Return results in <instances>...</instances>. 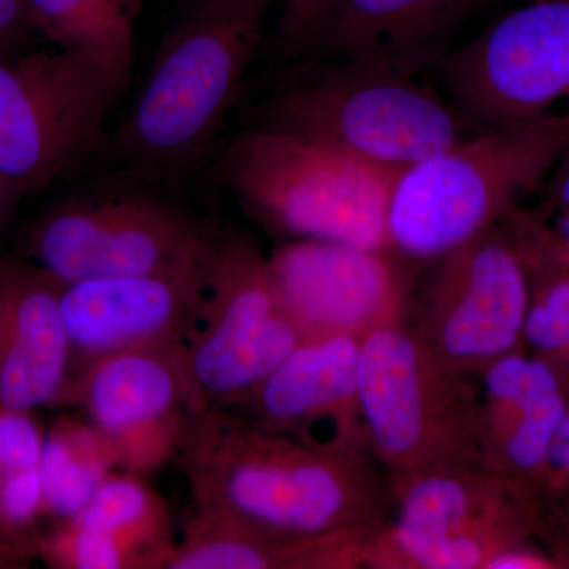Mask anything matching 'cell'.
Masks as SVG:
<instances>
[{"label":"cell","instance_id":"cell-1","mask_svg":"<svg viewBox=\"0 0 569 569\" xmlns=\"http://www.w3.org/2000/svg\"><path fill=\"white\" fill-rule=\"evenodd\" d=\"M178 456L193 507L276 538L373 529L392 516L391 479L372 455L307 447L230 410L193 415Z\"/></svg>","mask_w":569,"mask_h":569},{"label":"cell","instance_id":"cell-2","mask_svg":"<svg viewBox=\"0 0 569 569\" xmlns=\"http://www.w3.org/2000/svg\"><path fill=\"white\" fill-rule=\"evenodd\" d=\"M277 0H190L163 37L137 102L112 146L146 174L174 176L201 162L224 119Z\"/></svg>","mask_w":569,"mask_h":569},{"label":"cell","instance_id":"cell-3","mask_svg":"<svg viewBox=\"0 0 569 569\" xmlns=\"http://www.w3.org/2000/svg\"><path fill=\"white\" fill-rule=\"evenodd\" d=\"M569 149V108L485 127L403 168L389 197L388 246L406 261H436L497 227L548 181Z\"/></svg>","mask_w":569,"mask_h":569},{"label":"cell","instance_id":"cell-4","mask_svg":"<svg viewBox=\"0 0 569 569\" xmlns=\"http://www.w3.org/2000/svg\"><path fill=\"white\" fill-rule=\"evenodd\" d=\"M219 173L268 233L287 241L320 239L389 249L388 204L397 168L261 126L224 149Z\"/></svg>","mask_w":569,"mask_h":569},{"label":"cell","instance_id":"cell-5","mask_svg":"<svg viewBox=\"0 0 569 569\" xmlns=\"http://www.w3.org/2000/svg\"><path fill=\"white\" fill-rule=\"evenodd\" d=\"M261 126L397 170L425 162L481 129L422 74L320 61L272 93Z\"/></svg>","mask_w":569,"mask_h":569},{"label":"cell","instance_id":"cell-6","mask_svg":"<svg viewBox=\"0 0 569 569\" xmlns=\"http://www.w3.org/2000/svg\"><path fill=\"white\" fill-rule=\"evenodd\" d=\"M403 321L366 336L358 399L367 445L391 478L481 470L479 391Z\"/></svg>","mask_w":569,"mask_h":569},{"label":"cell","instance_id":"cell-7","mask_svg":"<svg viewBox=\"0 0 569 569\" xmlns=\"http://www.w3.org/2000/svg\"><path fill=\"white\" fill-rule=\"evenodd\" d=\"M129 82L82 51L0 54V176L21 194L58 181L99 146Z\"/></svg>","mask_w":569,"mask_h":569},{"label":"cell","instance_id":"cell-8","mask_svg":"<svg viewBox=\"0 0 569 569\" xmlns=\"http://www.w3.org/2000/svg\"><path fill=\"white\" fill-rule=\"evenodd\" d=\"M305 340L268 257L247 236L219 231L203 309L183 343L192 415L234 407Z\"/></svg>","mask_w":569,"mask_h":569},{"label":"cell","instance_id":"cell-9","mask_svg":"<svg viewBox=\"0 0 569 569\" xmlns=\"http://www.w3.org/2000/svg\"><path fill=\"white\" fill-rule=\"evenodd\" d=\"M217 233L162 198L107 193L73 198L41 217L29 239L33 263L63 284L152 274L201 263Z\"/></svg>","mask_w":569,"mask_h":569},{"label":"cell","instance_id":"cell-10","mask_svg":"<svg viewBox=\"0 0 569 569\" xmlns=\"http://www.w3.org/2000/svg\"><path fill=\"white\" fill-rule=\"evenodd\" d=\"M441 91L478 127L569 108V0H531L436 66Z\"/></svg>","mask_w":569,"mask_h":569},{"label":"cell","instance_id":"cell-11","mask_svg":"<svg viewBox=\"0 0 569 569\" xmlns=\"http://www.w3.org/2000/svg\"><path fill=\"white\" fill-rule=\"evenodd\" d=\"M417 332L460 376L486 367L526 342L531 277L503 224L436 261Z\"/></svg>","mask_w":569,"mask_h":569},{"label":"cell","instance_id":"cell-12","mask_svg":"<svg viewBox=\"0 0 569 569\" xmlns=\"http://www.w3.org/2000/svg\"><path fill=\"white\" fill-rule=\"evenodd\" d=\"M58 402L80 407L111 441L121 468L148 478L179 455L193 417L183 346L97 359L71 378Z\"/></svg>","mask_w":569,"mask_h":569},{"label":"cell","instance_id":"cell-13","mask_svg":"<svg viewBox=\"0 0 569 569\" xmlns=\"http://www.w3.org/2000/svg\"><path fill=\"white\" fill-rule=\"evenodd\" d=\"M288 312L306 339L367 336L406 320L408 261L389 249L291 239L268 257Z\"/></svg>","mask_w":569,"mask_h":569},{"label":"cell","instance_id":"cell-14","mask_svg":"<svg viewBox=\"0 0 569 569\" xmlns=\"http://www.w3.org/2000/svg\"><path fill=\"white\" fill-rule=\"evenodd\" d=\"M391 519L370 530L365 568L396 569L408 550L445 537H489L507 545L542 539L541 508L518 479L485 470L391 478Z\"/></svg>","mask_w":569,"mask_h":569},{"label":"cell","instance_id":"cell-15","mask_svg":"<svg viewBox=\"0 0 569 569\" xmlns=\"http://www.w3.org/2000/svg\"><path fill=\"white\" fill-rule=\"evenodd\" d=\"M209 257L174 271L66 284L61 306L71 342L69 381L104 356L183 346L203 309Z\"/></svg>","mask_w":569,"mask_h":569},{"label":"cell","instance_id":"cell-16","mask_svg":"<svg viewBox=\"0 0 569 569\" xmlns=\"http://www.w3.org/2000/svg\"><path fill=\"white\" fill-rule=\"evenodd\" d=\"M365 336L310 337L253 392L228 408L271 432L332 452H366L358 399Z\"/></svg>","mask_w":569,"mask_h":569},{"label":"cell","instance_id":"cell-17","mask_svg":"<svg viewBox=\"0 0 569 569\" xmlns=\"http://www.w3.org/2000/svg\"><path fill=\"white\" fill-rule=\"evenodd\" d=\"M497 0H337L307 58L421 77L451 37Z\"/></svg>","mask_w":569,"mask_h":569},{"label":"cell","instance_id":"cell-18","mask_svg":"<svg viewBox=\"0 0 569 569\" xmlns=\"http://www.w3.org/2000/svg\"><path fill=\"white\" fill-rule=\"evenodd\" d=\"M66 284L37 263L0 258V408L58 402L70 378Z\"/></svg>","mask_w":569,"mask_h":569},{"label":"cell","instance_id":"cell-19","mask_svg":"<svg viewBox=\"0 0 569 569\" xmlns=\"http://www.w3.org/2000/svg\"><path fill=\"white\" fill-rule=\"evenodd\" d=\"M478 430L485 470L533 485L569 407V385L552 362L522 350L481 373Z\"/></svg>","mask_w":569,"mask_h":569},{"label":"cell","instance_id":"cell-20","mask_svg":"<svg viewBox=\"0 0 569 569\" xmlns=\"http://www.w3.org/2000/svg\"><path fill=\"white\" fill-rule=\"evenodd\" d=\"M118 468V451L91 419H59L44 437L39 466L43 515L58 522L80 515Z\"/></svg>","mask_w":569,"mask_h":569},{"label":"cell","instance_id":"cell-21","mask_svg":"<svg viewBox=\"0 0 569 569\" xmlns=\"http://www.w3.org/2000/svg\"><path fill=\"white\" fill-rule=\"evenodd\" d=\"M37 32L130 78L141 0H24Z\"/></svg>","mask_w":569,"mask_h":569},{"label":"cell","instance_id":"cell-22","mask_svg":"<svg viewBox=\"0 0 569 569\" xmlns=\"http://www.w3.org/2000/svg\"><path fill=\"white\" fill-rule=\"evenodd\" d=\"M71 519L138 550L153 569H167L178 539L167 500L148 485V478L123 468L112 471Z\"/></svg>","mask_w":569,"mask_h":569},{"label":"cell","instance_id":"cell-23","mask_svg":"<svg viewBox=\"0 0 569 569\" xmlns=\"http://www.w3.org/2000/svg\"><path fill=\"white\" fill-rule=\"evenodd\" d=\"M298 539H280L219 509L193 507L167 569H296Z\"/></svg>","mask_w":569,"mask_h":569},{"label":"cell","instance_id":"cell-24","mask_svg":"<svg viewBox=\"0 0 569 569\" xmlns=\"http://www.w3.org/2000/svg\"><path fill=\"white\" fill-rule=\"evenodd\" d=\"M529 272L533 295L523 339L552 362L569 385V269L535 263Z\"/></svg>","mask_w":569,"mask_h":569},{"label":"cell","instance_id":"cell-25","mask_svg":"<svg viewBox=\"0 0 569 569\" xmlns=\"http://www.w3.org/2000/svg\"><path fill=\"white\" fill-rule=\"evenodd\" d=\"M39 552L59 569H153L138 550L74 519L58 522L41 537Z\"/></svg>","mask_w":569,"mask_h":569},{"label":"cell","instance_id":"cell-26","mask_svg":"<svg viewBox=\"0 0 569 569\" xmlns=\"http://www.w3.org/2000/svg\"><path fill=\"white\" fill-rule=\"evenodd\" d=\"M43 515L39 467L0 473V552L28 556L40 549L37 518Z\"/></svg>","mask_w":569,"mask_h":569},{"label":"cell","instance_id":"cell-27","mask_svg":"<svg viewBox=\"0 0 569 569\" xmlns=\"http://www.w3.org/2000/svg\"><path fill=\"white\" fill-rule=\"evenodd\" d=\"M337 0H280L274 29L277 50L287 58L306 56Z\"/></svg>","mask_w":569,"mask_h":569},{"label":"cell","instance_id":"cell-28","mask_svg":"<svg viewBox=\"0 0 569 569\" xmlns=\"http://www.w3.org/2000/svg\"><path fill=\"white\" fill-rule=\"evenodd\" d=\"M43 445L31 411L0 408V473L39 467Z\"/></svg>","mask_w":569,"mask_h":569},{"label":"cell","instance_id":"cell-29","mask_svg":"<svg viewBox=\"0 0 569 569\" xmlns=\"http://www.w3.org/2000/svg\"><path fill=\"white\" fill-rule=\"evenodd\" d=\"M36 31L24 0H0V54L20 51Z\"/></svg>","mask_w":569,"mask_h":569},{"label":"cell","instance_id":"cell-30","mask_svg":"<svg viewBox=\"0 0 569 569\" xmlns=\"http://www.w3.org/2000/svg\"><path fill=\"white\" fill-rule=\"evenodd\" d=\"M545 542L563 568H569V492L541 508Z\"/></svg>","mask_w":569,"mask_h":569},{"label":"cell","instance_id":"cell-31","mask_svg":"<svg viewBox=\"0 0 569 569\" xmlns=\"http://www.w3.org/2000/svg\"><path fill=\"white\" fill-rule=\"evenodd\" d=\"M530 541L519 542V545L498 553L496 559L490 561L488 569L563 568L552 550H541Z\"/></svg>","mask_w":569,"mask_h":569},{"label":"cell","instance_id":"cell-32","mask_svg":"<svg viewBox=\"0 0 569 569\" xmlns=\"http://www.w3.org/2000/svg\"><path fill=\"white\" fill-rule=\"evenodd\" d=\"M546 183H548L550 204L561 212H569V149L553 168Z\"/></svg>","mask_w":569,"mask_h":569},{"label":"cell","instance_id":"cell-33","mask_svg":"<svg viewBox=\"0 0 569 569\" xmlns=\"http://www.w3.org/2000/svg\"><path fill=\"white\" fill-rule=\"evenodd\" d=\"M20 197L22 194L0 176V227L9 219L11 209Z\"/></svg>","mask_w":569,"mask_h":569},{"label":"cell","instance_id":"cell-34","mask_svg":"<svg viewBox=\"0 0 569 569\" xmlns=\"http://www.w3.org/2000/svg\"><path fill=\"white\" fill-rule=\"evenodd\" d=\"M527 2H531V0H527Z\"/></svg>","mask_w":569,"mask_h":569},{"label":"cell","instance_id":"cell-35","mask_svg":"<svg viewBox=\"0 0 569 569\" xmlns=\"http://www.w3.org/2000/svg\"><path fill=\"white\" fill-rule=\"evenodd\" d=\"M189 2H190V0H189Z\"/></svg>","mask_w":569,"mask_h":569}]
</instances>
